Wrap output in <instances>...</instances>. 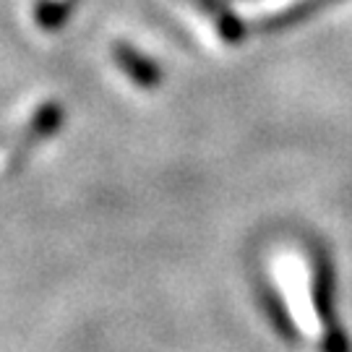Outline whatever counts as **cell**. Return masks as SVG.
Returning <instances> with one entry per match:
<instances>
[{
    "instance_id": "2",
    "label": "cell",
    "mask_w": 352,
    "mask_h": 352,
    "mask_svg": "<svg viewBox=\"0 0 352 352\" xmlns=\"http://www.w3.org/2000/svg\"><path fill=\"white\" fill-rule=\"evenodd\" d=\"M74 0H42L34 11V19L42 29H58L68 19Z\"/></svg>"
},
{
    "instance_id": "1",
    "label": "cell",
    "mask_w": 352,
    "mask_h": 352,
    "mask_svg": "<svg viewBox=\"0 0 352 352\" xmlns=\"http://www.w3.org/2000/svg\"><path fill=\"white\" fill-rule=\"evenodd\" d=\"M115 63L136 87L154 89L162 81V71L157 68V63H151L146 55L133 50L131 45H115Z\"/></svg>"
}]
</instances>
